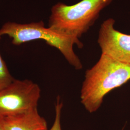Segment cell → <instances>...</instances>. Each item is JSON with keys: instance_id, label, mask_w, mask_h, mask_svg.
<instances>
[{"instance_id": "obj_1", "label": "cell", "mask_w": 130, "mask_h": 130, "mask_svg": "<svg viewBox=\"0 0 130 130\" xmlns=\"http://www.w3.org/2000/svg\"><path fill=\"white\" fill-rule=\"evenodd\" d=\"M80 91V102L87 111H96L108 93L130 79V65L101 54L97 63L87 70Z\"/></svg>"}, {"instance_id": "obj_2", "label": "cell", "mask_w": 130, "mask_h": 130, "mask_svg": "<svg viewBox=\"0 0 130 130\" xmlns=\"http://www.w3.org/2000/svg\"><path fill=\"white\" fill-rule=\"evenodd\" d=\"M3 35L12 38V43L16 45L33 40H43L60 52L75 70L83 69V64L74 51L73 46L76 44L79 48H82L83 43L79 39L66 35L49 27L45 28L42 21L27 24L6 22L0 29V37Z\"/></svg>"}, {"instance_id": "obj_3", "label": "cell", "mask_w": 130, "mask_h": 130, "mask_svg": "<svg viewBox=\"0 0 130 130\" xmlns=\"http://www.w3.org/2000/svg\"><path fill=\"white\" fill-rule=\"evenodd\" d=\"M113 0H82L71 5L58 3L51 9L48 27L58 32L79 39L98 19Z\"/></svg>"}, {"instance_id": "obj_4", "label": "cell", "mask_w": 130, "mask_h": 130, "mask_svg": "<svg viewBox=\"0 0 130 130\" xmlns=\"http://www.w3.org/2000/svg\"><path fill=\"white\" fill-rule=\"evenodd\" d=\"M41 89L28 79L14 81L0 91V117L17 115L37 108Z\"/></svg>"}, {"instance_id": "obj_5", "label": "cell", "mask_w": 130, "mask_h": 130, "mask_svg": "<svg viewBox=\"0 0 130 130\" xmlns=\"http://www.w3.org/2000/svg\"><path fill=\"white\" fill-rule=\"evenodd\" d=\"M114 19H107L99 31L98 42L102 54L120 62L130 65V35L114 28Z\"/></svg>"}, {"instance_id": "obj_6", "label": "cell", "mask_w": 130, "mask_h": 130, "mask_svg": "<svg viewBox=\"0 0 130 130\" xmlns=\"http://www.w3.org/2000/svg\"><path fill=\"white\" fill-rule=\"evenodd\" d=\"M0 118L5 130H48L46 121L37 108Z\"/></svg>"}, {"instance_id": "obj_7", "label": "cell", "mask_w": 130, "mask_h": 130, "mask_svg": "<svg viewBox=\"0 0 130 130\" xmlns=\"http://www.w3.org/2000/svg\"><path fill=\"white\" fill-rule=\"evenodd\" d=\"M14 80L0 53V91L9 86Z\"/></svg>"}, {"instance_id": "obj_8", "label": "cell", "mask_w": 130, "mask_h": 130, "mask_svg": "<svg viewBox=\"0 0 130 130\" xmlns=\"http://www.w3.org/2000/svg\"><path fill=\"white\" fill-rule=\"evenodd\" d=\"M63 106V104L60 101V98L57 96L55 106V119L51 128L49 130H62L61 125V115Z\"/></svg>"}, {"instance_id": "obj_9", "label": "cell", "mask_w": 130, "mask_h": 130, "mask_svg": "<svg viewBox=\"0 0 130 130\" xmlns=\"http://www.w3.org/2000/svg\"><path fill=\"white\" fill-rule=\"evenodd\" d=\"M0 130H5L4 128V126L3 125L1 118H0Z\"/></svg>"}, {"instance_id": "obj_10", "label": "cell", "mask_w": 130, "mask_h": 130, "mask_svg": "<svg viewBox=\"0 0 130 130\" xmlns=\"http://www.w3.org/2000/svg\"><path fill=\"white\" fill-rule=\"evenodd\" d=\"M124 130V128H122V130Z\"/></svg>"}]
</instances>
